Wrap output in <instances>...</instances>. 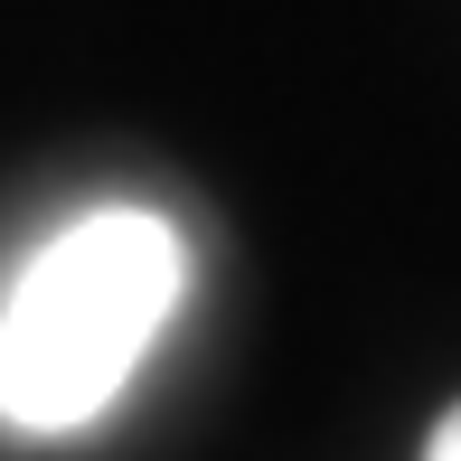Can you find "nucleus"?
Instances as JSON below:
<instances>
[{"instance_id": "f257e3e1", "label": "nucleus", "mask_w": 461, "mask_h": 461, "mask_svg": "<svg viewBox=\"0 0 461 461\" xmlns=\"http://www.w3.org/2000/svg\"><path fill=\"white\" fill-rule=\"evenodd\" d=\"M188 292V245L151 207H95L19 264L0 302V424L76 433L132 386Z\"/></svg>"}, {"instance_id": "f03ea898", "label": "nucleus", "mask_w": 461, "mask_h": 461, "mask_svg": "<svg viewBox=\"0 0 461 461\" xmlns=\"http://www.w3.org/2000/svg\"><path fill=\"white\" fill-rule=\"evenodd\" d=\"M424 461H461V405L433 424V443H424Z\"/></svg>"}]
</instances>
